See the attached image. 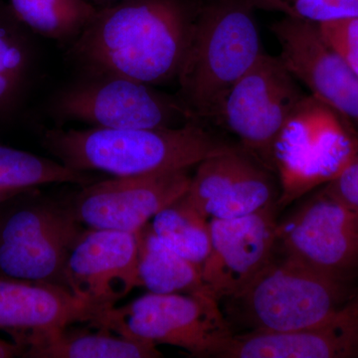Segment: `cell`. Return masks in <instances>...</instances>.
I'll list each match as a JSON object with an SVG mask.
<instances>
[{
    "label": "cell",
    "mask_w": 358,
    "mask_h": 358,
    "mask_svg": "<svg viewBox=\"0 0 358 358\" xmlns=\"http://www.w3.org/2000/svg\"><path fill=\"white\" fill-rule=\"evenodd\" d=\"M358 152V131L333 108L308 94L275 141L277 206L286 207L338 176Z\"/></svg>",
    "instance_id": "cell-5"
},
{
    "label": "cell",
    "mask_w": 358,
    "mask_h": 358,
    "mask_svg": "<svg viewBox=\"0 0 358 358\" xmlns=\"http://www.w3.org/2000/svg\"><path fill=\"white\" fill-rule=\"evenodd\" d=\"M119 1H121V0H119Z\"/></svg>",
    "instance_id": "cell-30"
},
{
    "label": "cell",
    "mask_w": 358,
    "mask_h": 358,
    "mask_svg": "<svg viewBox=\"0 0 358 358\" xmlns=\"http://www.w3.org/2000/svg\"><path fill=\"white\" fill-rule=\"evenodd\" d=\"M307 95L279 58L263 52L228 92L211 124L229 131L245 152L275 173V141Z\"/></svg>",
    "instance_id": "cell-8"
},
{
    "label": "cell",
    "mask_w": 358,
    "mask_h": 358,
    "mask_svg": "<svg viewBox=\"0 0 358 358\" xmlns=\"http://www.w3.org/2000/svg\"><path fill=\"white\" fill-rule=\"evenodd\" d=\"M277 204L232 219H210L211 250L202 279L220 303L235 296L272 261L277 247Z\"/></svg>",
    "instance_id": "cell-12"
},
{
    "label": "cell",
    "mask_w": 358,
    "mask_h": 358,
    "mask_svg": "<svg viewBox=\"0 0 358 358\" xmlns=\"http://www.w3.org/2000/svg\"><path fill=\"white\" fill-rule=\"evenodd\" d=\"M14 15L42 36L72 44L96 15L88 0H8Z\"/></svg>",
    "instance_id": "cell-21"
},
{
    "label": "cell",
    "mask_w": 358,
    "mask_h": 358,
    "mask_svg": "<svg viewBox=\"0 0 358 358\" xmlns=\"http://www.w3.org/2000/svg\"><path fill=\"white\" fill-rule=\"evenodd\" d=\"M98 178L88 171L69 169L60 162L0 145V187L35 189L49 183H71L80 187Z\"/></svg>",
    "instance_id": "cell-23"
},
{
    "label": "cell",
    "mask_w": 358,
    "mask_h": 358,
    "mask_svg": "<svg viewBox=\"0 0 358 358\" xmlns=\"http://www.w3.org/2000/svg\"><path fill=\"white\" fill-rule=\"evenodd\" d=\"M271 30L289 74L358 131V76L327 43L319 26L285 16Z\"/></svg>",
    "instance_id": "cell-13"
},
{
    "label": "cell",
    "mask_w": 358,
    "mask_h": 358,
    "mask_svg": "<svg viewBox=\"0 0 358 358\" xmlns=\"http://www.w3.org/2000/svg\"><path fill=\"white\" fill-rule=\"evenodd\" d=\"M25 26L0 1V117L20 102L29 78L32 49Z\"/></svg>",
    "instance_id": "cell-22"
},
{
    "label": "cell",
    "mask_w": 358,
    "mask_h": 358,
    "mask_svg": "<svg viewBox=\"0 0 358 358\" xmlns=\"http://www.w3.org/2000/svg\"><path fill=\"white\" fill-rule=\"evenodd\" d=\"M24 350L14 341L0 339V358L23 357Z\"/></svg>",
    "instance_id": "cell-27"
},
{
    "label": "cell",
    "mask_w": 358,
    "mask_h": 358,
    "mask_svg": "<svg viewBox=\"0 0 358 358\" xmlns=\"http://www.w3.org/2000/svg\"><path fill=\"white\" fill-rule=\"evenodd\" d=\"M52 115L105 129L178 128L197 121L178 96L110 75L84 74L56 94Z\"/></svg>",
    "instance_id": "cell-9"
},
{
    "label": "cell",
    "mask_w": 358,
    "mask_h": 358,
    "mask_svg": "<svg viewBox=\"0 0 358 358\" xmlns=\"http://www.w3.org/2000/svg\"><path fill=\"white\" fill-rule=\"evenodd\" d=\"M88 324L176 346L195 357H220L234 336L220 303L206 294L148 293L100 313Z\"/></svg>",
    "instance_id": "cell-6"
},
{
    "label": "cell",
    "mask_w": 358,
    "mask_h": 358,
    "mask_svg": "<svg viewBox=\"0 0 358 358\" xmlns=\"http://www.w3.org/2000/svg\"><path fill=\"white\" fill-rule=\"evenodd\" d=\"M358 357V294L334 317L288 333L233 336L220 358Z\"/></svg>",
    "instance_id": "cell-17"
},
{
    "label": "cell",
    "mask_w": 358,
    "mask_h": 358,
    "mask_svg": "<svg viewBox=\"0 0 358 358\" xmlns=\"http://www.w3.org/2000/svg\"><path fill=\"white\" fill-rule=\"evenodd\" d=\"M257 4L287 17L320 24L358 17V0H255Z\"/></svg>",
    "instance_id": "cell-24"
},
{
    "label": "cell",
    "mask_w": 358,
    "mask_h": 358,
    "mask_svg": "<svg viewBox=\"0 0 358 358\" xmlns=\"http://www.w3.org/2000/svg\"><path fill=\"white\" fill-rule=\"evenodd\" d=\"M85 229L65 200L37 189L9 200L0 215V274L65 287L66 262Z\"/></svg>",
    "instance_id": "cell-7"
},
{
    "label": "cell",
    "mask_w": 358,
    "mask_h": 358,
    "mask_svg": "<svg viewBox=\"0 0 358 358\" xmlns=\"http://www.w3.org/2000/svg\"><path fill=\"white\" fill-rule=\"evenodd\" d=\"M100 313L62 285L0 274V329L24 355L52 334L77 322L90 324Z\"/></svg>",
    "instance_id": "cell-16"
},
{
    "label": "cell",
    "mask_w": 358,
    "mask_h": 358,
    "mask_svg": "<svg viewBox=\"0 0 358 358\" xmlns=\"http://www.w3.org/2000/svg\"><path fill=\"white\" fill-rule=\"evenodd\" d=\"M320 34L358 76V17L317 24Z\"/></svg>",
    "instance_id": "cell-25"
},
{
    "label": "cell",
    "mask_w": 358,
    "mask_h": 358,
    "mask_svg": "<svg viewBox=\"0 0 358 358\" xmlns=\"http://www.w3.org/2000/svg\"><path fill=\"white\" fill-rule=\"evenodd\" d=\"M36 189V188H35ZM35 189H18V188H7L0 187V205L3 204L4 202L9 201V200L15 199L20 196L23 193L32 192Z\"/></svg>",
    "instance_id": "cell-28"
},
{
    "label": "cell",
    "mask_w": 358,
    "mask_h": 358,
    "mask_svg": "<svg viewBox=\"0 0 358 358\" xmlns=\"http://www.w3.org/2000/svg\"><path fill=\"white\" fill-rule=\"evenodd\" d=\"M275 252L352 287L358 278V212L320 190L278 221Z\"/></svg>",
    "instance_id": "cell-10"
},
{
    "label": "cell",
    "mask_w": 358,
    "mask_h": 358,
    "mask_svg": "<svg viewBox=\"0 0 358 358\" xmlns=\"http://www.w3.org/2000/svg\"><path fill=\"white\" fill-rule=\"evenodd\" d=\"M192 176L190 169L115 176L82 186L65 203L84 227L136 233L187 192Z\"/></svg>",
    "instance_id": "cell-11"
},
{
    "label": "cell",
    "mask_w": 358,
    "mask_h": 358,
    "mask_svg": "<svg viewBox=\"0 0 358 358\" xmlns=\"http://www.w3.org/2000/svg\"><path fill=\"white\" fill-rule=\"evenodd\" d=\"M197 11L186 0H121L98 9L67 58L84 74L150 86L178 80Z\"/></svg>",
    "instance_id": "cell-1"
},
{
    "label": "cell",
    "mask_w": 358,
    "mask_h": 358,
    "mask_svg": "<svg viewBox=\"0 0 358 358\" xmlns=\"http://www.w3.org/2000/svg\"><path fill=\"white\" fill-rule=\"evenodd\" d=\"M320 190L358 212V152L350 164Z\"/></svg>",
    "instance_id": "cell-26"
},
{
    "label": "cell",
    "mask_w": 358,
    "mask_h": 358,
    "mask_svg": "<svg viewBox=\"0 0 358 358\" xmlns=\"http://www.w3.org/2000/svg\"><path fill=\"white\" fill-rule=\"evenodd\" d=\"M262 53L248 0H221L202 7L176 80V96L197 121L211 124L228 92Z\"/></svg>",
    "instance_id": "cell-3"
},
{
    "label": "cell",
    "mask_w": 358,
    "mask_h": 358,
    "mask_svg": "<svg viewBox=\"0 0 358 358\" xmlns=\"http://www.w3.org/2000/svg\"><path fill=\"white\" fill-rule=\"evenodd\" d=\"M185 193L157 212L150 223L164 244L202 268L211 250L210 219Z\"/></svg>",
    "instance_id": "cell-20"
},
{
    "label": "cell",
    "mask_w": 358,
    "mask_h": 358,
    "mask_svg": "<svg viewBox=\"0 0 358 358\" xmlns=\"http://www.w3.org/2000/svg\"><path fill=\"white\" fill-rule=\"evenodd\" d=\"M136 233L86 228L71 250L64 284L101 313L138 287Z\"/></svg>",
    "instance_id": "cell-14"
},
{
    "label": "cell",
    "mask_w": 358,
    "mask_h": 358,
    "mask_svg": "<svg viewBox=\"0 0 358 358\" xmlns=\"http://www.w3.org/2000/svg\"><path fill=\"white\" fill-rule=\"evenodd\" d=\"M72 331L71 326L27 350L29 358H157L162 353L148 341L127 338L106 327Z\"/></svg>",
    "instance_id": "cell-19"
},
{
    "label": "cell",
    "mask_w": 358,
    "mask_h": 358,
    "mask_svg": "<svg viewBox=\"0 0 358 358\" xmlns=\"http://www.w3.org/2000/svg\"><path fill=\"white\" fill-rule=\"evenodd\" d=\"M7 202L8 201L4 202L3 204L0 205V215H1L2 211H3L4 207H6Z\"/></svg>",
    "instance_id": "cell-29"
},
{
    "label": "cell",
    "mask_w": 358,
    "mask_h": 358,
    "mask_svg": "<svg viewBox=\"0 0 358 358\" xmlns=\"http://www.w3.org/2000/svg\"><path fill=\"white\" fill-rule=\"evenodd\" d=\"M41 141L69 169L117 178L192 169L209 157L241 148L199 121L178 128L44 129Z\"/></svg>",
    "instance_id": "cell-2"
},
{
    "label": "cell",
    "mask_w": 358,
    "mask_h": 358,
    "mask_svg": "<svg viewBox=\"0 0 358 358\" xmlns=\"http://www.w3.org/2000/svg\"><path fill=\"white\" fill-rule=\"evenodd\" d=\"M357 294L275 252L248 286L224 300L225 317L232 315L243 333L300 331L331 319Z\"/></svg>",
    "instance_id": "cell-4"
},
{
    "label": "cell",
    "mask_w": 358,
    "mask_h": 358,
    "mask_svg": "<svg viewBox=\"0 0 358 358\" xmlns=\"http://www.w3.org/2000/svg\"><path fill=\"white\" fill-rule=\"evenodd\" d=\"M136 235L138 248V286L145 287L154 294L212 296L202 279L201 268L164 244L150 222Z\"/></svg>",
    "instance_id": "cell-18"
},
{
    "label": "cell",
    "mask_w": 358,
    "mask_h": 358,
    "mask_svg": "<svg viewBox=\"0 0 358 358\" xmlns=\"http://www.w3.org/2000/svg\"><path fill=\"white\" fill-rule=\"evenodd\" d=\"M185 195L209 219L242 217L277 204L279 180L239 148L197 164Z\"/></svg>",
    "instance_id": "cell-15"
}]
</instances>
